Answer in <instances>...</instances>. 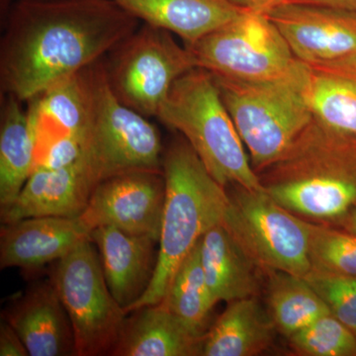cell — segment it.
<instances>
[{
  "mask_svg": "<svg viewBox=\"0 0 356 356\" xmlns=\"http://www.w3.org/2000/svg\"><path fill=\"white\" fill-rule=\"evenodd\" d=\"M290 348L303 356H356V337L332 313L288 337Z\"/></svg>",
  "mask_w": 356,
  "mask_h": 356,
  "instance_id": "27",
  "label": "cell"
},
{
  "mask_svg": "<svg viewBox=\"0 0 356 356\" xmlns=\"http://www.w3.org/2000/svg\"><path fill=\"white\" fill-rule=\"evenodd\" d=\"M267 311L276 330L287 337L331 313L325 300L306 277L282 271H267Z\"/></svg>",
  "mask_w": 356,
  "mask_h": 356,
  "instance_id": "23",
  "label": "cell"
},
{
  "mask_svg": "<svg viewBox=\"0 0 356 356\" xmlns=\"http://www.w3.org/2000/svg\"><path fill=\"white\" fill-rule=\"evenodd\" d=\"M267 15L300 62L317 72L356 79V15L290 1Z\"/></svg>",
  "mask_w": 356,
  "mask_h": 356,
  "instance_id": "11",
  "label": "cell"
},
{
  "mask_svg": "<svg viewBox=\"0 0 356 356\" xmlns=\"http://www.w3.org/2000/svg\"><path fill=\"white\" fill-rule=\"evenodd\" d=\"M105 67L117 97L146 117H158L173 83L197 67L172 33L147 24L119 44Z\"/></svg>",
  "mask_w": 356,
  "mask_h": 356,
  "instance_id": "10",
  "label": "cell"
},
{
  "mask_svg": "<svg viewBox=\"0 0 356 356\" xmlns=\"http://www.w3.org/2000/svg\"><path fill=\"white\" fill-rule=\"evenodd\" d=\"M90 240L97 248L110 291L128 313L151 285L158 261L154 245L159 242L108 226L93 229Z\"/></svg>",
  "mask_w": 356,
  "mask_h": 356,
  "instance_id": "15",
  "label": "cell"
},
{
  "mask_svg": "<svg viewBox=\"0 0 356 356\" xmlns=\"http://www.w3.org/2000/svg\"><path fill=\"white\" fill-rule=\"evenodd\" d=\"M295 3L308 4L334 9L356 15V0H287Z\"/></svg>",
  "mask_w": 356,
  "mask_h": 356,
  "instance_id": "30",
  "label": "cell"
},
{
  "mask_svg": "<svg viewBox=\"0 0 356 356\" xmlns=\"http://www.w3.org/2000/svg\"><path fill=\"white\" fill-rule=\"evenodd\" d=\"M28 102V119L37 156L67 136L88 135L90 113L83 70Z\"/></svg>",
  "mask_w": 356,
  "mask_h": 356,
  "instance_id": "17",
  "label": "cell"
},
{
  "mask_svg": "<svg viewBox=\"0 0 356 356\" xmlns=\"http://www.w3.org/2000/svg\"><path fill=\"white\" fill-rule=\"evenodd\" d=\"M0 355H29L22 339L6 321H2L0 325Z\"/></svg>",
  "mask_w": 356,
  "mask_h": 356,
  "instance_id": "29",
  "label": "cell"
},
{
  "mask_svg": "<svg viewBox=\"0 0 356 356\" xmlns=\"http://www.w3.org/2000/svg\"><path fill=\"white\" fill-rule=\"evenodd\" d=\"M310 261L314 273L356 277L355 234L332 225L312 224Z\"/></svg>",
  "mask_w": 356,
  "mask_h": 356,
  "instance_id": "26",
  "label": "cell"
},
{
  "mask_svg": "<svg viewBox=\"0 0 356 356\" xmlns=\"http://www.w3.org/2000/svg\"><path fill=\"white\" fill-rule=\"evenodd\" d=\"M165 198L163 170L122 173L96 185L79 218L90 232L113 227L159 242Z\"/></svg>",
  "mask_w": 356,
  "mask_h": 356,
  "instance_id": "12",
  "label": "cell"
},
{
  "mask_svg": "<svg viewBox=\"0 0 356 356\" xmlns=\"http://www.w3.org/2000/svg\"><path fill=\"white\" fill-rule=\"evenodd\" d=\"M51 282L72 323L76 355H111L128 313L110 291L90 238L56 262Z\"/></svg>",
  "mask_w": 356,
  "mask_h": 356,
  "instance_id": "8",
  "label": "cell"
},
{
  "mask_svg": "<svg viewBox=\"0 0 356 356\" xmlns=\"http://www.w3.org/2000/svg\"><path fill=\"white\" fill-rule=\"evenodd\" d=\"M191 145L208 172L222 186L264 191L214 77L195 67L179 77L158 115Z\"/></svg>",
  "mask_w": 356,
  "mask_h": 356,
  "instance_id": "5",
  "label": "cell"
},
{
  "mask_svg": "<svg viewBox=\"0 0 356 356\" xmlns=\"http://www.w3.org/2000/svg\"><path fill=\"white\" fill-rule=\"evenodd\" d=\"M306 280L325 300L332 315L356 337V277L312 271Z\"/></svg>",
  "mask_w": 356,
  "mask_h": 356,
  "instance_id": "28",
  "label": "cell"
},
{
  "mask_svg": "<svg viewBox=\"0 0 356 356\" xmlns=\"http://www.w3.org/2000/svg\"><path fill=\"white\" fill-rule=\"evenodd\" d=\"M6 321L30 356L76 355L72 323L51 282L39 283L9 307Z\"/></svg>",
  "mask_w": 356,
  "mask_h": 356,
  "instance_id": "16",
  "label": "cell"
},
{
  "mask_svg": "<svg viewBox=\"0 0 356 356\" xmlns=\"http://www.w3.org/2000/svg\"><path fill=\"white\" fill-rule=\"evenodd\" d=\"M95 186L83 156L67 168H35L17 198L1 210L2 224L33 217H79Z\"/></svg>",
  "mask_w": 356,
  "mask_h": 356,
  "instance_id": "13",
  "label": "cell"
},
{
  "mask_svg": "<svg viewBox=\"0 0 356 356\" xmlns=\"http://www.w3.org/2000/svg\"><path fill=\"white\" fill-rule=\"evenodd\" d=\"M229 1L242 9L267 13L274 7L284 3L287 0H229Z\"/></svg>",
  "mask_w": 356,
  "mask_h": 356,
  "instance_id": "31",
  "label": "cell"
},
{
  "mask_svg": "<svg viewBox=\"0 0 356 356\" xmlns=\"http://www.w3.org/2000/svg\"><path fill=\"white\" fill-rule=\"evenodd\" d=\"M212 76L257 175L282 158L313 121L311 69L299 60L266 81Z\"/></svg>",
  "mask_w": 356,
  "mask_h": 356,
  "instance_id": "4",
  "label": "cell"
},
{
  "mask_svg": "<svg viewBox=\"0 0 356 356\" xmlns=\"http://www.w3.org/2000/svg\"><path fill=\"white\" fill-rule=\"evenodd\" d=\"M111 355L115 356L200 355L203 337L196 336L163 302L131 312Z\"/></svg>",
  "mask_w": 356,
  "mask_h": 356,
  "instance_id": "19",
  "label": "cell"
},
{
  "mask_svg": "<svg viewBox=\"0 0 356 356\" xmlns=\"http://www.w3.org/2000/svg\"><path fill=\"white\" fill-rule=\"evenodd\" d=\"M269 195L297 216L334 225L356 206V142L317 121L259 173Z\"/></svg>",
  "mask_w": 356,
  "mask_h": 356,
  "instance_id": "2",
  "label": "cell"
},
{
  "mask_svg": "<svg viewBox=\"0 0 356 356\" xmlns=\"http://www.w3.org/2000/svg\"><path fill=\"white\" fill-rule=\"evenodd\" d=\"M147 25L177 35L185 46L227 24L241 7L229 0H113Z\"/></svg>",
  "mask_w": 356,
  "mask_h": 356,
  "instance_id": "18",
  "label": "cell"
},
{
  "mask_svg": "<svg viewBox=\"0 0 356 356\" xmlns=\"http://www.w3.org/2000/svg\"><path fill=\"white\" fill-rule=\"evenodd\" d=\"M222 225L255 266L306 277L311 273L312 222L264 191L231 185Z\"/></svg>",
  "mask_w": 356,
  "mask_h": 356,
  "instance_id": "7",
  "label": "cell"
},
{
  "mask_svg": "<svg viewBox=\"0 0 356 356\" xmlns=\"http://www.w3.org/2000/svg\"><path fill=\"white\" fill-rule=\"evenodd\" d=\"M186 47L196 67L214 76L238 81H266L282 76L298 60L267 13L247 9Z\"/></svg>",
  "mask_w": 356,
  "mask_h": 356,
  "instance_id": "9",
  "label": "cell"
},
{
  "mask_svg": "<svg viewBox=\"0 0 356 356\" xmlns=\"http://www.w3.org/2000/svg\"><path fill=\"white\" fill-rule=\"evenodd\" d=\"M277 331L255 297L228 303L201 341L202 356H254L273 346Z\"/></svg>",
  "mask_w": 356,
  "mask_h": 356,
  "instance_id": "20",
  "label": "cell"
},
{
  "mask_svg": "<svg viewBox=\"0 0 356 356\" xmlns=\"http://www.w3.org/2000/svg\"><path fill=\"white\" fill-rule=\"evenodd\" d=\"M161 302L196 336L207 332L208 318L216 303L201 264L200 241L178 267Z\"/></svg>",
  "mask_w": 356,
  "mask_h": 356,
  "instance_id": "24",
  "label": "cell"
},
{
  "mask_svg": "<svg viewBox=\"0 0 356 356\" xmlns=\"http://www.w3.org/2000/svg\"><path fill=\"white\" fill-rule=\"evenodd\" d=\"M0 127V206L14 202L34 170L35 144L27 110L21 100L6 95Z\"/></svg>",
  "mask_w": 356,
  "mask_h": 356,
  "instance_id": "22",
  "label": "cell"
},
{
  "mask_svg": "<svg viewBox=\"0 0 356 356\" xmlns=\"http://www.w3.org/2000/svg\"><path fill=\"white\" fill-rule=\"evenodd\" d=\"M137 25L113 0H19L1 41L2 91L28 102L100 60Z\"/></svg>",
  "mask_w": 356,
  "mask_h": 356,
  "instance_id": "1",
  "label": "cell"
},
{
  "mask_svg": "<svg viewBox=\"0 0 356 356\" xmlns=\"http://www.w3.org/2000/svg\"><path fill=\"white\" fill-rule=\"evenodd\" d=\"M332 226L339 227V228L346 229V231L350 232V233L356 235V206L346 216L341 218L339 222L332 225Z\"/></svg>",
  "mask_w": 356,
  "mask_h": 356,
  "instance_id": "32",
  "label": "cell"
},
{
  "mask_svg": "<svg viewBox=\"0 0 356 356\" xmlns=\"http://www.w3.org/2000/svg\"><path fill=\"white\" fill-rule=\"evenodd\" d=\"M204 274L215 303L255 297L259 291L257 267L243 252L222 222L200 240Z\"/></svg>",
  "mask_w": 356,
  "mask_h": 356,
  "instance_id": "21",
  "label": "cell"
},
{
  "mask_svg": "<svg viewBox=\"0 0 356 356\" xmlns=\"http://www.w3.org/2000/svg\"><path fill=\"white\" fill-rule=\"evenodd\" d=\"M90 238L81 218L33 217L2 226L1 268L36 269L57 262Z\"/></svg>",
  "mask_w": 356,
  "mask_h": 356,
  "instance_id": "14",
  "label": "cell"
},
{
  "mask_svg": "<svg viewBox=\"0 0 356 356\" xmlns=\"http://www.w3.org/2000/svg\"><path fill=\"white\" fill-rule=\"evenodd\" d=\"M163 172L165 198L156 271L149 289L128 314L163 301L178 267L202 236L222 222L228 207L227 187L210 175L184 138L163 153Z\"/></svg>",
  "mask_w": 356,
  "mask_h": 356,
  "instance_id": "3",
  "label": "cell"
},
{
  "mask_svg": "<svg viewBox=\"0 0 356 356\" xmlns=\"http://www.w3.org/2000/svg\"><path fill=\"white\" fill-rule=\"evenodd\" d=\"M309 100L314 120L356 142V79L311 70Z\"/></svg>",
  "mask_w": 356,
  "mask_h": 356,
  "instance_id": "25",
  "label": "cell"
},
{
  "mask_svg": "<svg viewBox=\"0 0 356 356\" xmlns=\"http://www.w3.org/2000/svg\"><path fill=\"white\" fill-rule=\"evenodd\" d=\"M83 72L90 113L83 156L96 185L122 173L161 172L163 146L156 126L117 97L102 60Z\"/></svg>",
  "mask_w": 356,
  "mask_h": 356,
  "instance_id": "6",
  "label": "cell"
}]
</instances>
